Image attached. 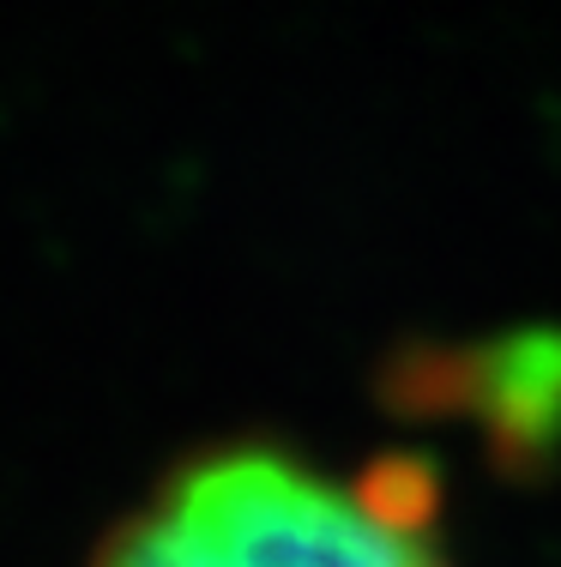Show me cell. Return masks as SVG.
I'll use <instances>...</instances> for the list:
<instances>
[{"label": "cell", "mask_w": 561, "mask_h": 567, "mask_svg": "<svg viewBox=\"0 0 561 567\" xmlns=\"http://www.w3.org/2000/svg\"><path fill=\"white\" fill-rule=\"evenodd\" d=\"M103 567H447V556L405 471L230 447L176 471L110 537Z\"/></svg>", "instance_id": "obj_1"}]
</instances>
